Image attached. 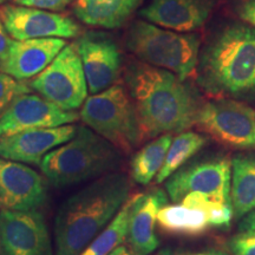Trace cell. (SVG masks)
Masks as SVG:
<instances>
[{"label":"cell","mask_w":255,"mask_h":255,"mask_svg":"<svg viewBox=\"0 0 255 255\" xmlns=\"http://www.w3.org/2000/svg\"><path fill=\"white\" fill-rule=\"evenodd\" d=\"M122 163L116 146L90 128L78 126L70 141L44 156L40 169L55 187H66L110 174Z\"/></svg>","instance_id":"4"},{"label":"cell","mask_w":255,"mask_h":255,"mask_svg":"<svg viewBox=\"0 0 255 255\" xmlns=\"http://www.w3.org/2000/svg\"><path fill=\"white\" fill-rule=\"evenodd\" d=\"M110 255H135V254H132L131 251H130L129 248H127L124 246H120V247H117L116 250H115Z\"/></svg>","instance_id":"33"},{"label":"cell","mask_w":255,"mask_h":255,"mask_svg":"<svg viewBox=\"0 0 255 255\" xmlns=\"http://www.w3.org/2000/svg\"><path fill=\"white\" fill-rule=\"evenodd\" d=\"M196 126L223 145L255 150V111L232 98H218L201 105Z\"/></svg>","instance_id":"8"},{"label":"cell","mask_w":255,"mask_h":255,"mask_svg":"<svg viewBox=\"0 0 255 255\" xmlns=\"http://www.w3.org/2000/svg\"><path fill=\"white\" fill-rule=\"evenodd\" d=\"M210 12L208 0H151L141 15L148 23L167 30L191 33L203 26Z\"/></svg>","instance_id":"18"},{"label":"cell","mask_w":255,"mask_h":255,"mask_svg":"<svg viewBox=\"0 0 255 255\" xmlns=\"http://www.w3.org/2000/svg\"><path fill=\"white\" fill-rule=\"evenodd\" d=\"M30 91V87L25 83L15 81L11 76L0 72V117L14 97Z\"/></svg>","instance_id":"26"},{"label":"cell","mask_w":255,"mask_h":255,"mask_svg":"<svg viewBox=\"0 0 255 255\" xmlns=\"http://www.w3.org/2000/svg\"><path fill=\"white\" fill-rule=\"evenodd\" d=\"M197 83L220 98L255 101V28L227 25L199 56Z\"/></svg>","instance_id":"3"},{"label":"cell","mask_w":255,"mask_h":255,"mask_svg":"<svg viewBox=\"0 0 255 255\" xmlns=\"http://www.w3.org/2000/svg\"><path fill=\"white\" fill-rule=\"evenodd\" d=\"M79 120L75 111L60 109L41 96L30 92L18 95L0 117V137L25 130L56 128Z\"/></svg>","instance_id":"13"},{"label":"cell","mask_w":255,"mask_h":255,"mask_svg":"<svg viewBox=\"0 0 255 255\" xmlns=\"http://www.w3.org/2000/svg\"><path fill=\"white\" fill-rule=\"evenodd\" d=\"M12 40L13 39L9 36L8 32L6 31L4 23H2L1 18H0V64L4 62L6 57H7Z\"/></svg>","instance_id":"32"},{"label":"cell","mask_w":255,"mask_h":255,"mask_svg":"<svg viewBox=\"0 0 255 255\" xmlns=\"http://www.w3.org/2000/svg\"><path fill=\"white\" fill-rule=\"evenodd\" d=\"M157 225L169 234L183 237H197L210 227L205 213L183 203L162 207L157 214Z\"/></svg>","instance_id":"21"},{"label":"cell","mask_w":255,"mask_h":255,"mask_svg":"<svg viewBox=\"0 0 255 255\" xmlns=\"http://www.w3.org/2000/svg\"><path fill=\"white\" fill-rule=\"evenodd\" d=\"M127 46L139 62L173 72L186 81L196 71L200 38L195 33H180L138 20L130 27Z\"/></svg>","instance_id":"5"},{"label":"cell","mask_w":255,"mask_h":255,"mask_svg":"<svg viewBox=\"0 0 255 255\" xmlns=\"http://www.w3.org/2000/svg\"><path fill=\"white\" fill-rule=\"evenodd\" d=\"M79 119L120 151L130 152L142 141L135 107L123 85L114 84L87 98Z\"/></svg>","instance_id":"6"},{"label":"cell","mask_w":255,"mask_h":255,"mask_svg":"<svg viewBox=\"0 0 255 255\" xmlns=\"http://www.w3.org/2000/svg\"><path fill=\"white\" fill-rule=\"evenodd\" d=\"M1 255H52L44 216L34 210L0 212Z\"/></svg>","instance_id":"10"},{"label":"cell","mask_w":255,"mask_h":255,"mask_svg":"<svg viewBox=\"0 0 255 255\" xmlns=\"http://www.w3.org/2000/svg\"><path fill=\"white\" fill-rule=\"evenodd\" d=\"M231 200L237 219L255 209V155L239 154L232 159Z\"/></svg>","instance_id":"20"},{"label":"cell","mask_w":255,"mask_h":255,"mask_svg":"<svg viewBox=\"0 0 255 255\" xmlns=\"http://www.w3.org/2000/svg\"><path fill=\"white\" fill-rule=\"evenodd\" d=\"M32 90L60 109L73 111L88 97V83L75 43L64 46L52 63L28 83Z\"/></svg>","instance_id":"7"},{"label":"cell","mask_w":255,"mask_h":255,"mask_svg":"<svg viewBox=\"0 0 255 255\" xmlns=\"http://www.w3.org/2000/svg\"><path fill=\"white\" fill-rule=\"evenodd\" d=\"M5 1H7V0H0V4H2V2H5Z\"/></svg>","instance_id":"34"},{"label":"cell","mask_w":255,"mask_h":255,"mask_svg":"<svg viewBox=\"0 0 255 255\" xmlns=\"http://www.w3.org/2000/svg\"><path fill=\"white\" fill-rule=\"evenodd\" d=\"M77 131V126L65 124L56 128L25 130L0 137V157L40 165L47 152L64 144Z\"/></svg>","instance_id":"15"},{"label":"cell","mask_w":255,"mask_h":255,"mask_svg":"<svg viewBox=\"0 0 255 255\" xmlns=\"http://www.w3.org/2000/svg\"><path fill=\"white\" fill-rule=\"evenodd\" d=\"M240 238H255V209L247 214L239 225V235Z\"/></svg>","instance_id":"30"},{"label":"cell","mask_w":255,"mask_h":255,"mask_svg":"<svg viewBox=\"0 0 255 255\" xmlns=\"http://www.w3.org/2000/svg\"><path fill=\"white\" fill-rule=\"evenodd\" d=\"M73 1L75 0H14L15 5L39 8L50 12L63 11L70 4H72Z\"/></svg>","instance_id":"27"},{"label":"cell","mask_w":255,"mask_h":255,"mask_svg":"<svg viewBox=\"0 0 255 255\" xmlns=\"http://www.w3.org/2000/svg\"><path fill=\"white\" fill-rule=\"evenodd\" d=\"M184 206L200 209L208 219L210 227H226L232 221L233 207L232 203L223 202L214 197L207 196L201 193H190L182 200Z\"/></svg>","instance_id":"25"},{"label":"cell","mask_w":255,"mask_h":255,"mask_svg":"<svg viewBox=\"0 0 255 255\" xmlns=\"http://www.w3.org/2000/svg\"><path fill=\"white\" fill-rule=\"evenodd\" d=\"M132 196L124 203L109 225L88 245L79 255H110L117 247L127 241Z\"/></svg>","instance_id":"23"},{"label":"cell","mask_w":255,"mask_h":255,"mask_svg":"<svg viewBox=\"0 0 255 255\" xmlns=\"http://www.w3.org/2000/svg\"><path fill=\"white\" fill-rule=\"evenodd\" d=\"M126 83L142 141L183 132L196 123L202 104L193 89L173 72L135 60L127 66Z\"/></svg>","instance_id":"1"},{"label":"cell","mask_w":255,"mask_h":255,"mask_svg":"<svg viewBox=\"0 0 255 255\" xmlns=\"http://www.w3.org/2000/svg\"><path fill=\"white\" fill-rule=\"evenodd\" d=\"M173 142L171 133L158 136L143 146L131 161V176L139 184H149L164 163L168 149Z\"/></svg>","instance_id":"22"},{"label":"cell","mask_w":255,"mask_h":255,"mask_svg":"<svg viewBox=\"0 0 255 255\" xmlns=\"http://www.w3.org/2000/svg\"><path fill=\"white\" fill-rule=\"evenodd\" d=\"M232 162L219 157L197 162L186 167L169 177L165 183L168 196L178 203L190 193H201L223 202L232 203Z\"/></svg>","instance_id":"9"},{"label":"cell","mask_w":255,"mask_h":255,"mask_svg":"<svg viewBox=\"0 0 255 255\" xmlns=\"http://www.w3.org/2000/svg\"><path fill=\"white\" fill-rule=\"evenodd\" d=\"M46 200V187L37 171L0 157V212L34 210Z\"/></svg>","instance_id":"14"},{"label":"cell","mask_w":255,"mask_h":255,"mask_svg":"<svg viewBox=\"0 0 255 255\" xmlns=\"http://www.w3.org/2000/svg\"><path fill=\"white\" fill-rule=\"evenodd\" d=\"M127 175L101 176L64 201L56 215V255H79L130 197Z\"/></svg>","instance_id":"2"},{"label":"cell","mask_w":255,"mask_h":255,"mask_svg":"<svg viewBox=\"0 0 255 255\" xmlns=\"http://www.w3.org/2000/svg\"><path fill=\"white\" fill-rule=\"evenodd\" d=\"M237 11L245 23L255 28V0H242Z\"/></svg>","instance_id":"29"},{"label":"cell","mask_w":255,"mask_h":255,"mask_svg":"<svg viewBox=\"0 0 255 255\" xmlns=\"http://www.w3.org/2000/svg\"><path fill=\"white\" fill-rule=\"evenodd\" d=\"M65 45L62 38L13 39L7 57L0 64V70L19 82L34 78L52 63Z\"/></svg>","instance_id":"16"},{"label":"cell","mask_w":255,"mask_h":255,"mask_svg":"<svg viewBox=\"0 0 255 255\" xmlns=\"http://www.w3.org/2000/svg\"><path fill=\"white\" fill-rule=\"evenodd\" d=\"M233 255H255V238L234 239L231 245Z\"/></svg>","instance_id":"28"},{"label":"cell","mask_w":255,"mask_h":255,"mask_svg":"<svg viewBox=\"0 0 255 255\" xmlns=\"http://www.w3.org/2000/svg\"><path fill=\"white\" fill-rule=\"evenodd\" d=\"M207 138L205 136L193 131H183L175 137L168 149L164 163L156 175V182H163L175 171H177V169L183 167L188 159L205 146Z\"/></svg>","instance_id":"24"},{"label":"cell","mask_w":255,"mask_h":255,"mask_svg":"<svg viewBox=\"0 0 255 255\" xmlns=\"http://www.w3.org/2000/svg\"><path fill=\"white\" fill-rule=\"evenodd\" d=\"M0 18L6 31L14 40L39 38H73L81 28L68 15L57 12L26 7L20 5H4L0 7Z\"/></svg>","instance_id":"11"},{"label":"cell","mask_w":255,"mask_h":255,"mask_svg":"<svg viewBox=\"0 0 255 255\" xmlns=\"http://www.w3.org/2000/svg\"><path fill=\"white\" fill-rule=\"evenodd\" d=\"M157 255H231L227 252L221 251V250H206V251H200V252H184V251H178V250H171V248H163L157 253Z\"/></svg>","instance_id":"31"},{"label":"cell","mask_w":255,"mask_h":255,"mask_svg":"<svg viewBox=\"0 0 255 255\" xmlns=\"http://www.w3.org/2000/svg\"><path fill=\"white\" fill-rule=\"evenodd\" d=\"M168 199L163 190L152 189L132 196L127 242L135 255H149L157 250L159 241L155 234L157 214Z\"/></svg>","instance_id":"17"},{"label":"cell","mask_w":255,"mask_h":255,"mask_svg":"<svg viewBox=\"0 0 255 255\" xmlns=\"http://www.w3.org/2000/svg\"><path fill=\"white\" fill-rule=\"evenodd\" d=\"M75 45L82 60L89 92L96 95L113 87L122 66L120 49L113 38L102 32H87Z\"/></svg>","instance_id":"12"},{"label":"cell","mask_w":255,"mask_h":255,"mask_svg":"<svg viewBox=\"0 0 255 255\" xmlns=\"http://www.w3.org/2000/svg\"><path fill=\"white\" fill-rule=\"evenodd\" d=\"M142 0H75L73 13L82 23L119 28L127 23Z\"/></svg>","instance_id":"19"}]
</instances>
